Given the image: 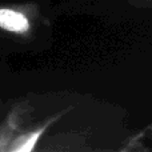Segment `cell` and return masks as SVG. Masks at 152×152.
<instances>
[{"instance_id":"cell-1","label":"cell","mask_w":152,"mask_h":152,"mask_svg":"<svg viewBox=\"0 0 152 152\" xmlns=\"http://www.w3.org/2000/svg\"><path fill=\"white\" fill-rule=\"evenodd\" d=\"M0 28L13 34H26L31 28L28 18L23 12L10 8L0 10Z\"/></svg>"},{"instance_id":"cell-2","label":"cell","mask_w":152,"mask_h":152,"mask_svg":"<svg viewBox=\"0 0 152 152\" xmlns=\"http://www.w3.org/2000/svg\"><path fill=\"white\" fill-rule=\"evenodd\" d=\"M128 4L137 10H152V0H127Z\"/></svg>"}]
</instances>
